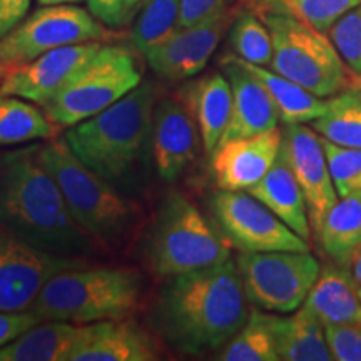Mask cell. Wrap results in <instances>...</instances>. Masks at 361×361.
<instances>
[{"label": "cell", "instance_id": "1", "mask_svg": "<svg viewBox=\"0 0 361 361\" xmlns=\"http://www.w3.org/2000/svg\"><path fill=\"white\" fill-rule=\"evenodd\" d=\"M247 298L233 259L169 278L157 296L152 323L179 353L219 350L245 326Z\"/></svg>", "mask_w": 361, "mask_h": 361}, {"label": "cell", "instance_id": "2", "mask_svg": "<svg viewBox=\"0 0 361 361\" xmlns=\"http://www.w3.org/2000/svg\"><path fill=\"white\" fill-rule=\"evenodd\" d=\"M39 146L0 154V226L37 250L79 258L96 246L72 218L57 183L39 159Z\"/></svg>", "mask_w": 361, "mask_h": 361}, {"label": "cell", "instance_id": "3", "mask_svg": "<svg viewBox=\"0 0 361 361\" xmlns=\"http://www.w3.org/2000/svg\"><path fill=\"white\" fill-rule=\"evenodd\" d=\"M156 89L139 84L111 107L67 128L64 141L94 173L126 188L146 164L151 151Z\"/></svg>", "mask_w": 361, "mask_h": 361}, {"label": "cell", "instance_id": "4", "mask_svg": "<svg viewBox=\"0 0 361 361\" xmlns=\"http://www.w3.org/2000/svg\"><path fill=\"white\" fill-rule=\"evenodd\" d=\"M144 276L129 266H75L54 274L29 311L42 322L87 324L129 318L139 310Z\"/></svg>", "mask_w": 361, "mask_h": 361}, {"label": "cell", "instance_id": "5", "mask_svg": "<svg viewBox=\"0 0 361 361\" xmlns=\"http://www.w3.org/2000/svg\"><path fill=\"white\" fill-rule=\"evenodd\" d=\"M231 243L184 194L161 202L147 233L144 258L159 278H173L231 259Z\"/></svg>", "mask_w": 361, "mask_h": 361}, {"label": "cell", "instance_id": "6", "mask_svg": "<svg viewBox=\"0 0 361 361\" xmlns=\"http://www.w3.org/2000/svg\"><path fill=\"white\" fill-rule=\"evenodd\" d=\"M39 159L61 189L67 209L80 229L97 241H116L135 218L133 202L79 159L64 139L39 146Z\"/></svg>", "mask_w": 361, "mask_h": 361}, {"label": "cell", "instance_id": "7", "mask_svg": "<svg viewBox=\"0 0 361 361\" xmlns=\"http://www.w3.org/2000/svg\"><path fill=\"white\" fill-rule=\"evenodd\" d=\"M273 40L271 71L278 72L316 97L328 99L348 87L345 62L326 34L311 29L286 13L259 11Z\"/></svg>", "mask_w": 361, "mask_h": 361}, {"label": "cell", "instance_id": "8", "mask_svg": "<svg viewBox=\"0 0 361 361\" xmlns=\"http://www.w3.org/2000/svg\"><path fill=\"white\" fill-rule=\"evenodd\" d=\"M141 79L133 52L119 45H102L42 109L57 128H72L111 107L137 87Z\"/></svg>", "mask_w": 361, "mask_h": 361}, {"label": "cell", "instance_id": "9", "mask_svg": "<svg viewBox=\"0 0 361 361\" xmlns=\"http://www.w3.org/2000/svg\"><path fill=\"white\" fill-rule=\"evenodd\" d=\"M236 266L247 301L268 313H295L319 276L310 251L239 252Z\"/></svg>", "mask_w": 361, "mask_h": 361}, {"label": "cell", "instance_id": "10", "mask_svg": "<svg viewBox=\"0 0 361 361\" xmlns=\"http://www.w3.org/2000/svg\"><path fill=\"white\" fill-rule=\"evenodd\" d=\"M112 32L92 13L74 4L40 6L0 37V74L34 61L52 49L107 40Z\"/></svg>", "mask_w": 361, "mask_h": 361}, {"label": "cell", "instance_id": "11", "mask_svg": "<svg viewBox=\"0 0 361 361\" xmlns=\"http://www.w3.org/2000/svg\"><path fill=\"white\" fill-rule=\"evenodd\" d=\"M216 224L241 252L310 251V243L247 191H221L211 202Z\"/></svg>", "mask_w": 361, "mask_h": 361}, {"label": "cell", "instance_id": "12", "mask_svg": "<svg viewBox=\"0 0 361 361\" xmlns=\"http://www.w3.org/2000/svg\"><path fill=\"white\" fill-rule=\"evenodd\" d=\"M84 261L37 250L0 226V311H24L45 283Z\"/></svg>", "mask_w": 361, "mask_h": 361}, {"label": "cell", "instance_id": "13", "mask_svg": "<svg viewBox=\"0 0 361 361\" xmlns=\"http://www.w3.org/2000/svg\"><path fill=\"white\" fill-rule=\"evenodd\" d=\"M101 40L52 49L34 61L0 74V94L45 106L101 51Z\"/></svg>", "mask_w": 361, "mask_h": 361}, {"label": "cell", "instance_id": "14", "mask_svg": "<svg viewBox=\"0 0 361 361\" xmlns=\"http://www.w3.org/2000/svg\"><path fill=\"white\" fill-rule=\"evenodd\" d=\"M283 151L303 191L311 229L316 234L324 216L340 200L329 173L322 135L306 124H288L283 130Z\"/></svg>", "mask_w": 361, "mask_h": 361}, {"label": "cell", "instance_id": "15", "mask_svg": "<svg viewBox=\"0 0 361 361\" xmlns=\"http://www.w3.org/2000/svg\"><path fill=\"white\" fill-rule=\"evenodd\" d=\"M234 19L224 11L192 27H179L174 34L144 54L149 67L166 80H186L204 71L216 47Z\"/></svg>", "mask_w": 361, "mask_h": 361}, {"label": "cell", "instance_id": "16", "mask_svg": "<svg viewBox=\"0 0 361 361\" xmlns=\"http://www.w3.org/2000/svg\"><path fill=\"white\" fill-rule=\"evenodd\" d=\"M202 137L188 107L178 99L156 102L152 112L151 156L157 176L173 183L200 156Z\"/></svg>", "mask_w": 361, "mask_h": 361}, {"label": "cell", "instance_id": "17", "mask_svg": "<svg viewBox=\"0 0 361 361\" xmlns=\"http://www.w3.org/2000/svg\"><path fill=\"white\" fill-rule=\"evenodd\" d=\"M159 348L147 329L130 318L80 324L67 361H154Z\"/></svg>", "mask_w": 361, "mask_h": 361}, {"label": "cell", "instance_id": "18", "mask_svg": "<svg viewBox=\"0 0 361 361\" xmlns=\"http://www.w3.org/2000/svg\"><path fill=\"white\" fill-rule=\"evenodd\" d=\"M281 144L283 130L278 128L221 142L213 152V173L218 188L224 191H247L271 169Z\"/></svg>", "mask_w": 361, "mask_h": 361}, {"label": "cell", "instance_id": "19", "mask_svg": "<svg viewBox=\"0 0 361 361\" xmlns=\"http://www.w3.org/2000/svg\"><path fill=\"white\" fill-rule=\"evenodd\" d=\"M221 67L233 89V112L219 144L278 128L279 114L273 99L263 84L243 66L239 57L224 56Z\"/></svg>", "mask_w": 361, "mask_h": 361}, {"label": "cell", "instance_id": "20", "mask_svg": "<svg viewBox=\"0 0 361 361\" xmlns=\"http://www.w3.org/2000/svg\"><path fill=\"white\" fill-rule=\"evenodd\" d=\"M179 101L196 121L204 151L213 154L231 121L233 89L228 78L219 72L202 75L180 89Z\"/></svg>", "mask_w": 361, "mask_h": 361}, {"label": "cell", "instance_id": "21", "mask_svg": "<svg viewBox=\"0 0 361 361\" xmlns=\"http://www.w3.org/2000/svg\"><path fill=\"white\" fill-rule=\"evenodd\" d=\"M251 196L263 202L268 209L273 211L284 224H288L298 236L310 243L311 223L308 207L301 191L300 184L293 174L286 154L279 151V156L271 166V169L261 178L255 186L247 189Z\"/></svg>", "mask_w": 361, "mask_h": 361}, {"label": "cell", "instance_id": "22", "mask_svg": "<svg viewBox=\"0 0 361 361\" xmlns=\"http://www.w3.org/2000/svg\"><path fill=\"white\" fill-rule=\"evenodd\" d=\"M303 305L324 326L361 323L358 283L355 281L350 268L331 261L319 271V276Z\"/></svg>", "mask_w": 361, "mask_h": 361}, {"label": "cell", "instance_id": "23", "mask_svg": "<svg viewBox=\"0 0 361 361\" xmlns=\"http://www.w3.org/2000/svg\"><path fill=\"white\" fill-rule=\"evenodd\" d=\"M274 345L283 361H329L324 324L303 305L291 316L269 314Z\"/></svg>", "mask_w": 361, "mask_h": 361}, {"label": "cell", "instance_id": "24", "mask_svg": "<svg viewBox=\"0 0 361 361\" xmlns=\"http://www.w3.org/2000/svg\"><path fill=\"white\" fill-rule=\"evenodd\" d=\"M80 324L40 322L0 348V361H67Z\"/></svg>", "mask_w": 361, "mask_h": 361}, {"label": "cell", "instance_id": "25", "mask_svg": "<svg viewBox=\"0 0 361 361\" xmlns=\"http://www.w3.org/2000/svg\"><path fill=\"white\" fill-rule=\"evenodd\" d=\"M316 238L331 263L350 268L361 246V194L340 197L323 218Z\"/></svg>", "mask_w": 361, "mask_h": 361}, {"label": "cell", "instance_id": "26", "mask_svg": "<svg viewBox=\"0 0 361 361\" xmlns=\"http://www.w3.org/2000/svg\"><path fill=\"white\" fill-rule=\"evenodd\" d=\"M243 66L255 75L268 90L269 97L276 106L279 121L284 126L288 124H308L323 116L326 109V99L316 97L310 90L298 85L293 80L274 71H268L263 66H255L243 61Z\"/></svg>", "mask_w": 361, "mask_h": 361}, {"label": "cell", "instance_id": "27", "mask_svg": "<svg viewBox=\"0 0 361 361\" xmlns=\"http://www.w3.org/2000/svg\"><path fill=\"white\" fill-rule=\"evenodd\" d=\"M311 128L338 146L361 147V85L350 84L328 97L323 116Z\"/></svg>", "mask_w": 361, "mask_h": 361}, {"label": "cell", "instance_id": "28", "mask_svg": "<svg viewBox=\"0 0 361 361\" xmlns=\"http://www.w3.org/2000/svg\"><path fill=\"white\" fill-rule=\"evenodd\" d=\"M57 129L44 109L35 107L34 102L0 94V146L54 139Z\"/></svg>", "mask_w": 361, "mask_h": 361}, {"label": "cell", "instance_id": "29", "mask_svg": "<svg viewBox=\"0 0 361 361\" xmlns=\"http://www.w3.org/2000/svg\"><path fill=\"white\" fill-rule=\"evenodd\" d=\"M361 0H251V11L286 13L318 32L328 34L338 20Z\"/></svg>", "mask_w": 361, "mask_h": 361}, {"label": "cell", "instance_id": "30", "mask_svg": "<svg viewBox=\"0 0 361 361\" xmlns=\"http://www.w3.org/2000/svg\"><path fill=\"white\" fill-rule=\"evenodd\" d=\"M221 361H278L273 328L269 314L263 310H252L247 322L231 340L224 345L218 356Z\"/></svg>", "mask_w": 361, "mask_h": 361}, {"label": "cell", "instance_id": "31", "mask_svg": "<svg viewBox=\"0 0 361 361\" xmlns=\"http://www.w3.org/2000/svg\"><path fill=\"white\" fill-rule=\"evenodd\" d=\"M229 44L234 54L255 66H269L273 40L268 27L255 11H239L229 25Z\"/></svg>", "mask_w": 361, "mask_h": 361}, {"label": "cell", "instance_id": "32", "mask_svg": "<svg viewBox=\"0 0 361 361\" xmlns=\"http://www.w3.org/2000/svg\"><path fill=\"white\" fill-rule=\"evenodd\" d=\"M179 29V0H144L133 29V44L141 54Z\"/></svg>", "mask_w": 361, "mask_h": 361}, {"label": "cell", "instance_id": "33", "mask_svg": "<svg viewBox=\"0 0 361 361\" xmlns=\"http://www.w3.org/2000/svg\"><path fill=\"white\" fill-rule=\"evenodd\" d=\"M328 37L350 72V84L361 85V4L329 29Z\"/></svg>", "mask_w": 361, "mask_h": 361}, {"label": "cell", "instance_id": "34", "mask_svg": "<svg viewBox=\"0 0 361 361\" xmlns=\"http://www.w3.org/2000/svg\"><path fill=\"white\" fill-rule=\"evenodd\" d=\"M328 168L338 196L361 194V147H345L323 139Z\"/></svg>", "mask_w": 361, "mask_h": 361}, {"label": "cell", "instance_id": "35", "mask_svg": "<svg viewBox=\"0 0 361 361\" xmlns=\"http://www.w3.org/2000/svg\"><path fill=\"white\" fill-rule=\"evenodd\" d=\"M324 336L335 361H361V323L328 324Z\"/></svg>", "mask_w": 361, "mask_h": 361}, {"label": "cell", "instance_id": "36", "mask_svg": "<svg viewBox=\"0 0 361 361\" xmlns=\"http://www.w3.org/2000/svg\"><path fill=\"white\" fill-rule=\"evenodd\" d=\"M226 11V0H179V27H192Z\"/></svg>", "mask_w": 361, "mask_h": 361}, {"label": "cell", "instance_id": "37", "mask_svg": "<svg viewBox=\"0 0 361 361\" xmlns=\"http://www.w3.org/2000/svg\"><path fill=\"white\" fill-rule=\"evenodd\" d=\"M40 322L42 319L29 310L0 311V348Z\"/></svg>", "mask_w": 361, "mask_h": 361}, {"label": "cell", "instance_id": "38", "mask_svg": "<svg viewBox=\"0 0 361 361\" xmlns=\"http://www.w3.org/2000/svg\"><path fill=\"white\" fill-rule=\"evenodd\" d=\"M89 12L104 25L117 27L128 17L126 0H87Z\"/></svg>", "mask_w": 361, "mask_h": 361}, {"label": "cell", "instance_id": "39", "mask_svg": "<svg viewBox=\"0 0 361 361\" xmlns=\"http://www.w3.org/2000/svg\"><path fill=\"white\" fill-rule=\"evenodd\" d=\"M32 0H0V37L25 19Z\"/></svg>", "mask_w": 361, "mask_h": 361}, {"label": "cell", "instance_id": "40", "mask_svg": "<svg viewBox=\"0 0 361 361\" xmlns=\"http://www.w3.org/2000/svg\"><path fill=\"white\" fill-rule=\"evenodd\" d=\"M350 269H351V274H353L355 281L358 283V286L361 288V246L356 250L353 259H351Z\"/></svg>", "mask_w": 361, "mask_h": 361}, {"label": "cell", "instance_id": "41", "mask_svg": "<svg viewBox=\"0 0 361 361\" xmlns=\"http://www.w3.org/2000/svg\"><path fill=\"white\" fill-rule=\"evenodd\" d=\"M82 0H37L39 6H59V4H79Z\"/></svg>", "mask_w": 361, "mask_h": 361}, {"label": "cell", "instance_id": "42", "mask_svg": "<svg viewBox=\"0 0 361 361\" xmlns=\"http://www.w3.org/2000/svg\"><path fill=\"white\" fill-rule=\"evenodd\" d=\"M144 0H126V8H128V13L133 11V8H135L139 6V4H142Z\"/></svg>", "mask_w": 361, "mask_h": 361}, {"label": "cell", "instance_id": "43", "mask_svg": "<svg viewBox=\"0 0 361 361\" xmlns=\"http://www.w3.org/2000/svg\"><path fill=\"white\" fill-rule=\"evenodd\" d=\"M360 300H361V288H360Z\"/></svg>", "mask_w": 361, "mask_h": 361}]
</instances>
